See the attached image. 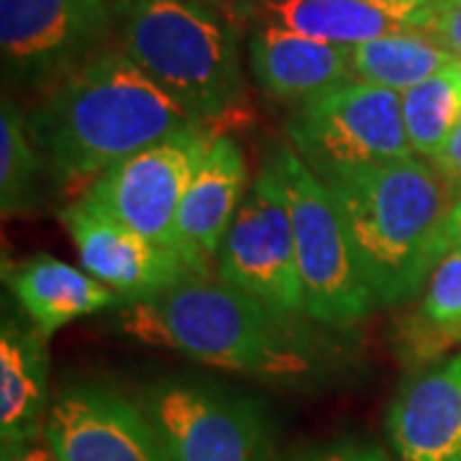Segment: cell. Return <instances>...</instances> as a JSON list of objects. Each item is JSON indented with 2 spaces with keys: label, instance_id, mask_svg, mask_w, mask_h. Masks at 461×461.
I'll return each mask as SVG.
<instances>
[{
  "label": "cell",
  "instance_id": "44dd1931",
  "mask_svg": "<svg viewBox=\"0 0 461 461\" xmlns=\"http://www.w3.org/2000/svg\"><path fill=\"white\" fill-rule=\"evenodd\" d=\"M41 177H44V165L26 129V115L21 113L16 100L3 98V108H0V211H3V218L32 211L36 205Z\"/></svg>",
  "mask_w": 461,
  "mask_h": 461
},
{
  "label": "cell",
  "instance_id": "4316f807",
  "mask_svg": "<svg viewBox=\"0 0 461 461\" xmlns=\"http://www.w3.org/2000/svg\"><path fill=\"white\" fill-rule=\"evenodd\" d=\"M0 461H57V456L47 444V438L39 436V438H29V441L3 444Z\"/></svg>",
  "mask_w": 461,
  "mask_h": 461
},
{
  "label": "cell",
  "instance_id": "9a60e30c",
  "mask_svg": "<svg viewBox=\"0 0 461 461\" xmlns=\"http://www.w3.org/2000/svg\"><path fill=\"white\" fill-rule=\"evenodd\" d=\"M249 62L257 83L272 98L305 105L354 83L348 47L262 23L249 39Z\"/></svg>",
  "mask_w": 461,
  "mask_h": 461
},
{
  "label": "cell",
  "instance_id": "7402d4cb",
  "mask_svg": "<svg viewBox=\"0 0 461 461\" xmlns=\"http://www.w3.org/2000/svg\"><path fill=\"white\" fill-rule=\"evenodd\" d=\"M420 315L433 329L461 333V249L448 251L444 262L433 269Z\"/></svg>",
  "mask_w": 461,
  "mask_h": 461
},
{
  "label": "cell",
  "instance_id": "7a4b0ae2",
  "mask_svg": "<svg viewBox=\"0 0 461 461\" xmlns=\"http://www.w3.org/2000/svg\"><path fill=\"white\" fill-rule=\"evenodd\" d=\"M379 305L411 300L451 251V187L420 157L321 177Z\"/></svg>",
  "mask_w": 461,
  "mask_h": 461
},
{
  "label": "cell",
  "instance_id": "9c48e42d",
  "mask_svg": "<svg viewBox=\"0 0 461 461\" xmlns=\"http://www.w3.org/2000/svg\"><path fill=\"white\" fill-rule=\"evenodd\" d=\"M215 131L187 126L111 167L85 193L147 239L175 249L177 213Z\"/></svg>",
  "mask_w": 461,
  "mask_h": 461
},
{
  "label": "cell",
  "instance_id": "2e32d148",
  "mask_svg": "<svg viewBox=\"0 0 461 461\" xmlns=\"http://www.w3.org/2000/svg\"><path fill=\"white\" fill-rule=\"evenodd\" d=\"M50 405L47 336L5 315L0 326V441L44 436Z\"/></svg>",
  "mask_w": 461,
  "mask_h": 461
},
{
  "label": "cell",
  "instance_id": "5b68a950",
  "mask_svg": "<svg viewBox=\"0 0 461 461\" xmlns=\"http://www.w3.org/2000/svg\"><path fill=\"white\" fill-rule=\"evenodd\" d=\"M264 162L275 172L287 205L308 318L336 329L364 321L379 303L364 277L329 185L290 144L272 149Z\"/></svg>",
  "mask_w": 461,
  "mask_h": 461
},
{
  "label": "cell",
  "instance_id": "cb8c5ba5",
  "mask_svg": "<svg viewBox=\"0 0 461 461\" xmlns=\"http://www.w3.org/2000/svg\"><path fill=\"white\" fill-rule=\"evenodd\" d=\"M293 461H393L387 451H382L372 441L362 438H333L303 451Z\"/></svg>",
  "mask_w": 461,
  "mask_h": 461
},
{
  "label": "cell",
  "instance_id": "ba28073f",
  "mask_svg": "<svg viewBox=\"0 0 461 461\" xmlns=\"http://www.w3.org/2000/svg\"><path fill=\"white\" fill-rule=\"evenodd\" d=\"M215 275L285 321L308 315L290 215L267 162L230 223Z\"/></svg>",
  "mask_w": 461,
  "mask_h": 461
},
{
  "label": "cell",
  "instance_id": "f1b7e54d",
  "mask_svg": "<svg viewBox=\"0 0 461 461\" xmlns=\"http://www.w3.org/2000/svg\"><path fill=\"white\" fill-rule=\"evenodd\" d=\"M451 198H454V205H459V208H461V185H459V187H454V190H451Z\"/></svg>",
  "mask_w": 461,
  "mask_h": 461
},
{
  "label": "cell",
  "instance_id": "603a6c76",
  "mask_svg": "<svg viewBox=\"0 0 461 461\" xmlns=\"http://www.w3.org/2000/svg\"><path fill=\"white\" fill-rule=\"evenodd\" d=\"M444 50L461 59V0H433L423 29Z\"/></svg>",
  "mask_w": 461,
  "mask_h": 461
},
{
  "label": "cell",
  "instance_id": "8fae6325",
  "mask_svg": "<svg viewBox=\"0 0 461 461\" xmlns=\"http://www.w3.org/2000/svg\"><path fill=\"white\" fill-rule=\"evenodd\" d=\"M44 438L57 461H169L144 408L95 382L51 397Z\"/></svg>",
  "mask_w": 461,
  "mask_h": 461
},
{
  "label": "cell",
  "instance_id": "3957f363",
  "mask_svg": "<svg viewBox=\"0 0 461 461\" xmlns=\"http://www.w3.org/2000/svg\"><path fill=\"white\" fill-rule=\"evenodd\" d=\"M115 326L141 344L254 379L300 382L318 366L293 321L213 275H187L157 297L129 303Z\"/></svg>",
  "mask_w": 461,
  "mask_h": 461
},
{
  "label": "cell",
  "instance_id": "e0dca14e",
  "mask_svg": "<svg viewBox=\"0 0 461 461\" xmlns=\"http://www.w3.org/2000/svg\"><path fill=\"white\" fill-rule=\"evenodd\" d=\"M8 287L47 339L77 318L126 305L108 285L50 254H33L16 264L8 275Z\"/></svg>",
  "mask_w": 461,
  "mask_h": 461
},
{
  "label": "cell",
  "instance_id": "484cf974",
  "mask_svg": "<svg viewBox=\"0 0 461 461\" xmlns=\"http://www.w3.org/2000/svg\"><path fill=\"white\" fill-rule=\"evenodd\" d=\"M375 8H382L384 14L400 18L402 23H408L411 29H423L426 16H429V5L433 0H364Z\"/></svg>",
  "mask_w": 461,
  "mask_h": 461
},
{
  "label": "cell",
  "instance_id": "7c38bea8",
  "mask_svg": "<svg viewBox=\"0 0 461 461\" xmlns=\"http://www.w3.org/2000/svg\"><path fill=\"white\" fill-rule=\"evenodd\" d=\"M87 275L108 285L121 300L141 303L175 287L190 272L175 249H167L126 226L87 193L59 211Z\"/></svg>",
  "mask_w": 461,
  "mask_h": 461
},
{
  "label": "cell",
  "instance_id": "5bb4252c",
  "mask_svg": "<svg viewBox=\"0 0 461 461\" xmlns=\"http://www.w3.org/2000/svg\"><path fill=\"white\" fill-rule=\"evenodd\" d=\"M387 438L397 461H461V354L400 384Z\"/></svg>",
  "mask_w": 461,
  "mask_h": 461
},
{
  "label": "cell",
  "instance_id": "ffe728a7",
  "mask_svg": "<svg viewBox=\"0 0 461 461\" xmlns=\"http://www.w3.org/2000/svg\"><path fill=\"white\" fill-rule=\"evenodd\" d=\"M400 105L415 157L429 162L461 121V59L400 93Z\"/></svg>",
  "mask_w": 461,
  "mask_h": 461
},
{
  "label": "cell",
  "instance_id": "277c9868",
  "mask_svg": "<svg viewBox=\"0 0 461 461\" xmlns=\"http://www.w3.org/2000/svg\"><path fill=\"white\" fill-rule=\"evenodd\" d=\"M121 51L198 126L221 131L247 118L236 33L198 0H129Z\"/></svg>",
  "mask_w": 461,
  "mask_h": 461
},
{
  "label": "cell",
  "instance_id": "30bf717a",
  "mask_svg": "<svg viewBox=\"0 0 461 461\" xmlns=\"http://www.w3.org/2000/svg\"><path fill=\"white\" fill-rule=\"evenodd\" d=\"M108 21V0H0L8 83L50 87L98 51Z\"/></svg>",
  "mask_w": 461,
  "mask_h": 461
},
{
  "label": "cell",
  "instance_id": "8992f818",
  "mask_svg": "<svg viewBox=\"0 0 461 461\" xmlns=\"http://www.w3.org/2000/svg\"><path fill=\"white\" fill-rule=\"evenodd\" d=\"M169 461H272V426L254 397L208 379L165 377L141 393Z\"/></svg>",
  "mask_w": 461,
  "mask_h": 461
},
{
  "label": "cell",
  "instance_id": "83f0119b",
  "mask_svg": "<svg viewBox=\"0 0 461 461\" xmlns=\"http://www.w3.org/2000/svg\"><path fill=\"white\" fill-rule=\"evenodd\" d=\"M448 236H451V251L461 249V208L454 205L451 218H448Z\"/></svg>",
  "mask_w": 461,
  "mask_h": 461
},
{
  "label": "cell",
  "instance_id": "6da1fadb",
  "mask_svg": "<svg viewBox=\"0 0 461 461\" xmlns=\"http://www.w3.org/2000/svg\"><path fill=\"white\" fill-rule=\"evenodd\" d=\"M198 126L121 50H98L51 83L26 129L59 193H80L111 167Z\"/></svg>",
  "mask_w": 461,
  "mask_h": 461
},
{
  "label": "cell",
  "instance_id": "d4e9b609",
  "mask_svg": "<svg viewBox=\"0 0 461 461\" xmlns=\"http://www.w3.org/2000/svg\"><path fill=\"white\" fill-rule=\"evenodd\" d=\"M430 167L444 177V182L454 190L461 185V121L459 126L451 131V136L446 139V144L441 147V151L429 159Z\"/></svg>",
  "mask_w": 461,
  "mask_h": 461
},
{
  "label": "cell",
  "instance_id": "52a82bcc",
  "mask_svg": "<svg viewBox=\"0 0 461 461\" xmlns=\"http://www.w3.org/2000/svg\"><path fill=\"white\" fill-rule=\"evenodd\" d=\"M287 139L318 177L415 157L400 93L357 80L300 105L287 121Z\"/></svg>",
  "mask_w": 461,
  "mask_h": 461
},
{
  "label": "cell",
  "instance_id": "4fadbf2b",
  "mask_svg": "<svg viewBox=\"0 0 461 461\" xmlns=\"http://www.w3.org/2000/svg\"><path fill=\"white\" fill-rule=\"evenodd\" d=\"M249 187L241 147L226 133H215L177 213L175 251L190 272L211 275Z\"/></svg>",
  "mask_w": 461,
  "mask_h": 461
},
{
  "label": "cell",
  "instance_id": "ac0fdd59",
  "mask_svg": "<svg viewBox=\"0 0 461 461\" xmlns=\"http://www.w3.org/2000/svg\"><path fill=\"white\" fill-rule=\"evenodd\" d=\"M254 11L264 23L339 47H354L387 33L411 32L408 23L364 0H259Z\"/></svg>",
  "mask_w": 461,
  "mask_h": 461
},
{
  "label": "cell",
  "instance_id": "d6986e66",
  "mask_svg": "<svg viewBox=\"0 0 461 461\" xmlns=\"http://www.w3.org/2000/svg\"><path fill=\"white\" fill-rule=\"evenodd\" d=\"M459 62L426 32H397L348 47V65L357 83L405 93Z\"/></svg>",
  "mask_w": 461,
  "mask_h": 461
}]
</instances>
